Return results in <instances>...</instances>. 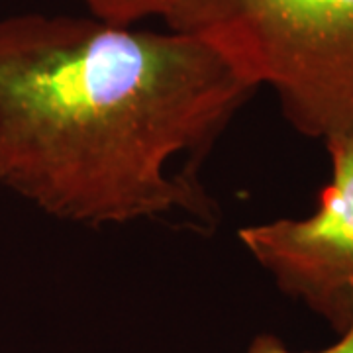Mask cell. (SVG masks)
Instances as JSON below:
<instances>
[{"label":"cell","mask_w":353,"mask_h":353,"mask_svg":"<svg viewBox=\"0 0 353 353\" xmlns=\"http://www.w3.org/2000/svg\"><path fill=\"white\" fill-rule=\"evenodd\" d=\"M245 353H353V322L338 334V340L318 352H294L273 334H259L248 345Z\"/></svg>","instance_id":"5b68a950"},{"label":"cell","mask_w":353,"mask_h":353,"mask_svg":"<svg viewBox=\"0 0 353 353\" xmlns=\"http://www.w3.org/2000/svg\"><path fill=\"white\" fill-rule=\"evenodd\" d=\"M326 152L332 175L314 210L241 228L238 240L285 296L340 334L353 322V138Z\"/></svg>","instance_id":"3957f363"},{"label":"cell","mask_w":353,"mask_h":353,"mask_svg":"<svg viewBox=\"0 0 353 353\" xmlns=\"http://www.w3.org/2000/svg\"><path fill=\"white\" fill-rule=\"evenodd\" d=\"M165 24L271 88L304 138L353 136V0H179Z\"/></svg>","instance_id":"7a4b0ae2"},{"label":"cell","mask_w":353,"mask_h":353,"mask_svg":"<svg viewBox=\"0 0 353 353\" xmlns=\"http://www.w3.org/2000/svg\"><path fill=\"white\" fill-rule=\"evenodd\" d=\"M255 92L192 34L0 18V185L77 226L210 228L199 161Z\"/></svg>","instance_id":"6da1fadb"},{"label":"cell","mask_w":353,"mask_h":353,"mask_svg":"<svg viewBox=\"0 0 353 353\" xmlns=\"http://www.w3.org/2000/svg\"><path fill=\"white\" fill-rule=\"evenodd\" d=\"M352 138H353V136H352Z\"/></svg>","instance_id":"8992f818"},{"label":"cell","mask_w":353,"mask_h":353,"mask_svg":"<svg viewBox=\"0 0 353 353\" xmlns=\"http://www.w3.org/2000/svg\"><path fill=\"white\" fill-rule=\"evenodd\" d=\"M90 16L104 22L136 26L148 18H167L179 0H81Z\"/></svg>","instance_id":"277c9868"}]
</instances>
